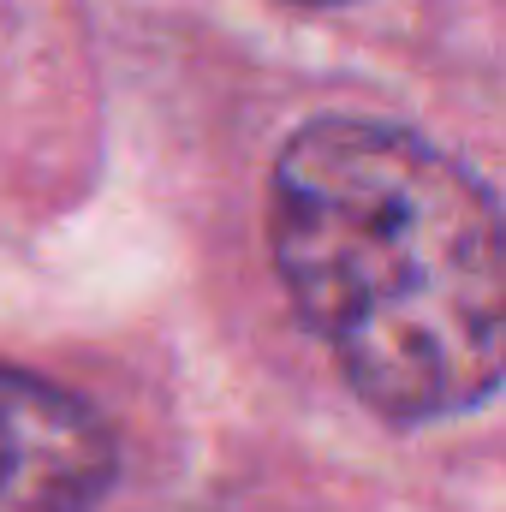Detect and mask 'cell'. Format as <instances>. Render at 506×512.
<instances>
[{
	"label": "cell",
	"mask_w": 506,
	"mask_h": 512,
	"mask_svg": "<svg viewBox=\"0 0 506 512\" xmlns=\"http://www.w3.org/2000/svg\"><path fill=\"white\" fill-rule=\"evenodd\" d=\"M268 256L381 423H453L506 387V209L423 131L304 120L268 167Z\"/></svg>",
	"instance_id": "1"
},
{
	"label": "cell",
	"mask_w": 506,
	"mask_h": 512,
	"mask_svg": "<svg viewBox=\"0 0 506 512\" xmlns=\"http://www.w3.org/2000/svg\"><path fill=\"white\" fill-rule=\"evenodd\" d=\"M114 477L120 441L90 399L0 364V512H96Z\"/></svg>",
	"instance_id": "2"
},
{
	"label": "cell",
	"mask_w": 506,
	"mask_h": 512,
	"mask_svg": "<svg viewBox=\"0 0 506 512\" xmlns=\"http://www.w3.org/2000/svg\"><path fill=\"white\" fill-rule=\"evenodd\" d=\"M286 6H352V0H286Z\"/></svg>",
	"instance_id": "3"
}]
</instances>
